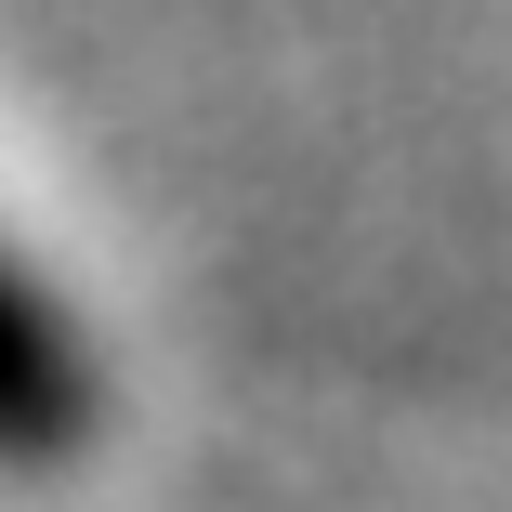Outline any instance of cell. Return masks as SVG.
Listing matches in <instances>:
<instances>
[{
	"instance_id": "6da1fadb",
	"label": "cell",
	"mask_w": 512,
	"mask_h": 512,
	"mask_svg": "<svg viewBox=\"0 0 512 512\" xmlns=\"http://www.w3.org/2000/svg\"><path fill=\"white\" fill-rule=\"evenodd\" d=\"M92 407H106V381H92L79 316L0 250V460H79Z\"/></svg>"
}]
</instances>
